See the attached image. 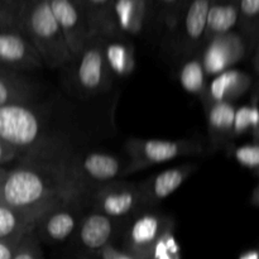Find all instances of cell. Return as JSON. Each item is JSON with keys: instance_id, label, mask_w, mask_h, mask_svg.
Wrapping results in <instances>:
<instances>
[{"instance_id": "obj_35", "label": "cell", "mask_w": 259, "mask_h": 259, "mask_svg": "<svg viewBox=\"0 0 259 259\" xmlns=\"http://www.w3.org/2000/svg\"><path fill=\"white\" fill-rule=\"evenodd\" d=\"M19 243L0 242V259H12Z\"/></svg>"}, {"instance_id": "obj_17", "label": "cell", "mask_w": 259, "mask_h": 259, "mask_svg": "<svg viewBox=\"0 0 259 259\" xmlns=\"http://www.w3.org/2000/svg\"><path fill=\"white\" fill-rule=\"evenodd\" d=\"M206 114L207 134L212 149L229 148L234 142L233 138V121L235 105L229 101L202 103Z\"/></svg>"}, {"instance_id": "obj_3", "label": "cell", "mask_w": 259, "mask_h": 259, "mask_svg": "<svg viewBox=\"0 0 259 259\" xmlns=\"http://www.w3.org/2000/svg\"><path fill=\"white\" fill-rule=\"evenodd\" d=\"M18 29L32 43L45 67L58 68L72 61L48 0H27L19 13Z\"/></svg>"}, {"instance_id": "obj_38", "label": "cell", "mask_w": 259, "mask_h": 259, "mask_svg": "<svg viewBox=\"0 0 259 259\" xmlns=\"http://www.w3.org/2000/svg\"><path fill=\"white\" fill-rule=\"evenodd\" d=\"M5 2L7 3H9L10 5H13V7L15 8V9H18L19 10V13H20V10H22V8H23V5L25 4V0H5Z\"/></svg>"}, {"instance_id": "obj_34", "label": "cell", "mask_w": 259, "mask_h": 259, "mask_svg": "<svg viewBox=\"0 0 259 259\" xmlns=\"http://www.w3.org/2000/svg\"><path fill=\"white\" fill-rule=\"evenodd\" d=\"M99 254L101 255V259H136L132 257L129 253H126L125 250H120L115 248L111 243L106 245Z\"/></svg>"}, {"instance_id": "obj_28", "label": "cell", "mask_w": 259, "mask_h": 259, "mask_svg": "<svg viewBox=\"0 0 259 259\" xmlns=\"http://www.w3.org/2000/svg\"><path fill=\"white\" fill-rule=\"evenodd\" d=\"M12 259H45L34 230L22 238Z\"/></svg>"}, {"instance_id": "obj_1", "label": "cell", "mask_w": 259, "mask_h": 259, "mask_svg": "<svg viewBox=\"0 0 259 259\" xmlns=\"http://www.w3.org/2000/svg\"><path fill=\"white\" fill-rule=\"evenodd\" d=\"M68 154L66 148L34 154L20 159L14 168L5 169L0 177V202L39 217L53 205L81 200L67 168Z\"/></svg>"}, {"instance_id": "obj_9", "label": "cell", "mask_w": 259, "mask_h": 259, "mask_svg": "<svg viewBox=\"0 0 259 259\" xmlns=\"http://www.w3.org/2000/svg\"><path fill=\"white\" fill-rule=\"evenodd\" d=\"M171 225V220L161 212L149 211L148 207L141 210L131 217L126 227L125 252L136 259H152L157 242Z\"/></svg>"}, {"instance_id": "obj_16", "label": "cell", "mask_w": 259, "mask_h": 259, "mask_svg": "<svg viewBox=\"0 0 259 259\" xmlns=\"http://www.w3.org/2000/svg\"><path fill=\"white\" fill-rule=\"evenodd\" d=\"M252 86V77L244 71L230 67L212 76V80L207 82L206 91L201 103H217L229 101L234 103L237 99L244 95Z\"/></svg>"}, {"instance_id": "obj_12", "label": "cell", "mask_w": 259, "mask_h": 259, "mask_svg": "<svg viewBox=\"0 0 259 259\" xmlns=\"http://www.w3.org/2000/svg\"><path fill=\"white\" fill-rule=\"evenodd\" d=\"M48 3L73 57L95 30L78 0H48Z\"/></svg>"}, {"instance_id": "obj_6", "label": "cell", "mask_w": 259, "mask_h": 259, "mask_svg": "<svg viewBox=\"0 0 259 259\" xmlns=\"http://www.w3.org/2000/svg\"><path fill=\"white\" fill-rule=\"evenodd\" d=\"M211 0H190L180 8L167 27L169 47L179 58L200 53L205 42V30Z\"/></svg>"}, {"instance_id": "obj_8", "label": "cell", "mask_w": 259, "mask_h": 259, "mask_svg": "<svg viewBox=\"0 0 259 259\" xmlns=\"http://www.w3.org/2000/svg\"><path fill=\"white\" fill-rule=\"evenodd\" d=\"M88 204L114 220L126 219L147 209L139 184L123 180H114L101 186L91 195Z\"/></svg>"}, {"instance_id": "obj_5", "label": "cell", "mask_w": 259, "mask_h": 259, "mask_svg": "<svg viewBox=\"0 0 259 259\" xmlns=\"http://www.w3.org/2000/svg\"><path fill=\"white\" fill-rule=\"evenodd\" d=\"M129 157L126 175L148 167L174 161L180 157H191L204 153V144L196 139H142L131 138L125 143Z\"/></svg>"}, {"instance_id": "obj_20", "label": "cell", "mask_w": 259, "mask_h": 259, "mask_svg": "<svg viewBox=\"0 0 259 259\" xmlns=\"http://www.w3.org/2000/svg\"><path fill=\"white\" fill-rule=\"evenodd\" d=\"M37 219L35 215L0 202V242L19 243L25 234L34 230Z\"/></svg>"}, {"instance_id": "obj_40", "label": "cell", "mask_w": 259, "mask_h": 259, "mask_svg": "<svg viewBox=\"0 0 259 259\" xmlns=\"http://www.w3.org/2000/svg\"><path fill=\"white\" fill-rule=\"evenodd\" d=\"M5 169L4 168H0V177H2V175H3V172H4Z\"/></svg>"}, {"instance_id": "obj_4", "label": "cell", "mask_w": 259, "mask_h": 259, "mask_svg": "<svg viewBox=\"0 0 259 259\" xmlns=\"http://www.w3.org/2000/svg\"><path fill=\"white\" fill-rule=\"evenodd\" d=\"M126 164L124 166L119 157L101 151L83 152L80 154L70 152L67 157L68 172L78 196L85 205H88L89 199L96 190L108 182L125 176Z\"/></svg>"}, {"instance_id": "obj_36", "label": "cell", "mask_w": 259, "mask_h": 259, "mask_svg": "<svg viewBox=\"0 0 259 259\" xmlns=\"http://www.w3.org/2000/svg\"><path fill=\"white\" fill-rule=\"evenodd\" d=\"M18 77H22V73L15 72V71L10 70V68L0 65V78H18Z\"/></svg>"}, {"instance_id": "obj_23", "label": "cell", "mask_w": 259, "mask_h": 259, "mask_svg": "<svg viewBox=\"0 0 259 259\" xmlns=\"http://www.w3.org/2000/svg\"><path fill=\"white\" fill-rule=\"evenodd\" d=\"M113 2L114 0H78L95 32L105 34L115 30L111 19Z\"/></svg>"}, {"instance_id": "obj_13", "label": "cell", "mask_w": 259, "mask_h": 259, "mask_svg": "<svg viewBox=\"0 0 259 259\" xmlns=\"http://www.w3.org/2000/svg\"><path fill=\"white\" fill-rule=\"evenodd\" d=\"M0 65L19 73L45 67L32 43L18 29L0 30Z\"/></svg>"}, {"instance_id": "obj_21", "label": "cell", "mask_w": 259, "mask_h": 259, "mask_svg": "<svg viewBox=\"0 0 259 259\" xmlns=\"http://www.w3.org/2000/svg\"><path fill=\"white\" fill-rule=\"evenodd\" d=\"M238 0H211L207 13L205 39L238 27Z\"/></svg>"}, {"instance_id": "obj_14", "label": "cell", "mask_w": 259, "mask_h": 259, "mask_svg": "<svg viewBox=\"0 0 259 259\" xmlns=\"http://www.w3.org/2000/svg\"><path fill=\"white\" fill-rule=\"evenodd\" d=\"M197 171L196 163H184L171 167L158 174L152 175L143 182H139L143 201L147 207H154L174 194L185 181Z\"/></svg>"}, {"instance_id": "obj_39", "label": "cell", "mask_w": 259, "mask_h": 259, "mask_svg": "<svg viewBox=\"0 0 259 259\" xmlns=\"http://www.w3.org/2000/svg\"><path fill=\"white\" fill-rule=\"evenodd\" d=\"M252 202H253V205H254V206H258V186L255 187L254 191H253Z\"/></svg>"}, {"instance_id": "obj_37", "label": "cell", "mask_w": 259, "mask_h": 259, "mask_svg": "<svg viewBox=\"0 0 259 259\" xmlns=\"http://www.w3.org/2000/svg\"><path fill=\"white\" fill-rule=\"evenodd\" d=\"M239 259H259L258 252L257 250H248V252L243 253Z\"/></svg>"}, {"instance_id": "obj_15", "label": "cell", "mask_w": 259, "mask_h": 259, "mask_svg": "<svg viewBox=\"0 0 259 259\" xmlns=\"http://www.w3.org/2000/svg\"><path fill=\"white\" fill-rule=\"evenodd\" d=\"M116 222L100 211L91 210L80 220L77 230V240L83 250L89 253H100L110 244L116 229Z\"/></svg>"}, {"instance_id": "obj_30", "label": "cell", "mask_w": 259, "mask_h": 259, "mask_svg": "<svg viewBox=\"0 0 259 259\" xmlns=\"http://www.w3.org/2000/svg\"><path fill=\"white\" fill-rule=\"evenodd\" d=\"M247 133H250L249 105H242L239 108H235L234 121H233V138L235 141Z\"/></svg>"}, {"instance_id": "obj_19", "label": "cell", "mask_w": 259, "mask_h": 259, "mask_svg": "<svg viewBox=\"0 0 259 259\" xmlns=\"http://www.w3.org/2000/svg\"><path fill=\"white\" fill-rule=\"evenodd\" d=\"M103 34V33H101ZM104 55L114 78H125L136 70L134 47L126 35L116 30L103 34Z\"/></svg>"}, {"instance_id": "obj_31", "label": "cell", "mask_w": 259, "mask_h": 259, "mask_svg": "<svg viewBox=\"0 0 259 259\" xmlns=\"http://www.w3.org/2000/svg\"><path fill=\"white\" fill-rule=\"evenodd\" d=\"M249 119H250V134L253 142L259 139V113H258V91L254 90L252 96V103L249 104Z\"/></svg>"}, {"instance_id": "obj_26", "label": "cell", "mask_w": 259, "mask_h": 259, "mask_svg": "<svg viewBox=\"0 0 259 259\" xmlns=\"http://www.w3.org/2000/svg\"><path fill=\"white\" fill-rule=\"evenodd\" d=\"M228 149H232V156L240 166L245 167L249 171L254 172L255 176H258L259 169V146L258 142L252 143H245L242 146L229 147Z\"/></svg>"}, {"instance_id": "obj_33", "label": "cell", "mask_w": 259, "mask_h": 259, "mask_svg": "<svg viewBox=\"0 0 259 259\" xmlns=\"http://www.w3.org/2000/svg\"><path fill=\"white\" fill-rule=\"evenodd\" d=\"M17 159L20 161L19 154L0 139V168H3L5 164L12 163L13 161H17Z\"/></svg>"}, {"instance_id": "obj_18", "label": "cell", "mask_w": 259, "mask_h": 259, "mask_svg": "<svg viewBox=\"0 0 259 259\" xmlns=\"http://www.w3.org/2000/svg\"><path fill=\"white\" fill-rule=\"evenodd\" d=\"M148 13L147 0H114L111 7L114 29L128 38L138 37L146 29Z\"/></svg>"}, {"instance_id": "obj_24", "label": "cell", "mask_w": 259, "mask_h": 259, "mask_svg": "<svg viewBox=\"0 0 259 259\" xmlns=\"http://www.w3.org/2000/svg\"><path fill=\"white\" fill-rule=\"evenodd\" d=\"M238 27L239 32L250 43L252 47L258 46V14L259 0H238Z\"/></svg>"}, {"instance_id": "obj_25", "label": "cell", "mask_w": 259, "mask_h": 259, "mask_svg": "<svg viewBox=\"0 0 259 259\" xmlns=\"http://www.w3.org/2000/svg\"><path fill=\"white\" fill-rule=\"evenodd\" d=\"M33 88L24 80L18 78H0V105L9 103H30Z\"/></svg>"}, {"instance_id": "obj_29", "label": "cell", "mask_w": 259, "mask_h": 259, "mask_svg": "<svg viewBox=\"0 0 259 259\" xmlns=\"http://www.w3.org/2000/svg\"><path fill=\"white\" fill-rule=\"evenodd\" d=\"M18 24H19V10L15 9L5 0H0V30L18 29Z\"/></svg>"}, {"instance_id": "obj_10", "label": "cell", "mask_w": 259, "mask_h": 259, "mask_svg": "<svg viewBox=\"0 0 259 259\" xmlns=\"http://www.w3.org/2000/svg\"><path fill=\"white\" fill-rule=\"evenodd\" d=\"M252 47L240 32L230 30L205 39L200 58L206 76L212 77L243 61Z\"/></svg>"}, {"instance_id": "obj_7", "label": "cell", "mask_w": 259, "mask_h": 259, "mask_svg": "<svg viewBox=\"0 0 259 259\" xmlns=\"http://www.w3.org/2000/svg\"><path fill=\"white\" fill-rule=\"evenodd\" d=\"M71 62H73V81L81 93L96 95L110 89L114 77L104 55L101 33H94Z\"/></svg>"}, {"instance_id": "obj_2", "label": "cell", "mask_w": 259, "mask_h": 259, "mask_svg": "<svg viewBox=\"0 0 259 259\" xmlns=\"http://www.w3.org/2000/svg\"><path fill=\"white\" fill-rule=\"evenodd\" d=\"M0 139L20 156L52 153L65 149L46 129L39 111L30 103H9L0 105Z\"/></svg>"}, {"instance_id": "obj_22", "label": "cell", "mask_w": 259, "mask_h": 259, "mask_svg": "<svg viewBox=\"0 0 259 259\" xmlns=\"http://www.w3.org/2000/svg\"><path fill=\"white\" fill-rule=\"evenodd\" d=\"M179 68V82L186 93L197 96L201 100L206 91V73L202 66L200 53L181 58Z\"/></svg>"}, {"instance_id": "obj_32", "label": "cell", "mask_w": 259, "mask_h": 259, "mask_svg": "<svg viewBox=\"0 0 259 259\" xmlns=\"http://www.w3.org/2000/svg\"><path fill=\"white\" fill-rule=\"evenodd\" d=\"M162 8H166L168 9L166 12V15H164L163 23L166 24V27H168L171 24V22L174 20L175 15L177 14V10H179V4L181 0H156Z\"/></svg>"}, {"instance_id": "obj_11", "label": "cell", "mask_w": 259, "mask_h": 259, "mask_svg": "<svg viewBox=\"0 0 259 259\" xmlns=\"http://www.w3.org/2000/svg\"><path fill=\"white\" fill-rule=\"evenodd\" d=\"M85 207L81 200L72 199L53 205L38 217L34 233L39 240L48 243H62L72 237L77 230Z\"/></svg>"}, {"instance_id": "obj_27", "label": "cell", "mask_w": 259, "mask_h": 259, "mask_svg": "<svg viewBox=\"0 0 259 259\" xmlns=\"http://www.w3.org/2000/svg\"><path fill=\"white\" fill-rule=\"evenodd\" d=\"M152 259H180V249L172 233V225L157 242Z\"/></svg>"}]
</instances>
